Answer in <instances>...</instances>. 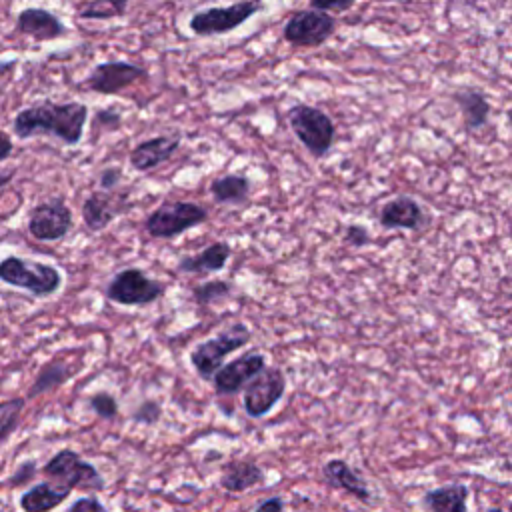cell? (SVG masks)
<instances>
[{
	"label": "cell",
	"mask_w": 512,
	"mask_h": 512,
	"mask_svg": "<svg viewBox=\"0 0 512 512\" xmlns=\"http://www.w3.org/2000/svg\"><path fill=\"white\" fill-rule=\"evenodd\" d=\"M88 114V106L78 100H42L14 114L12 132L20 140L46 134L66 146H76L84 136Z\"/></svg>",
	"instance_id": "6da1fadb"
},
{
	"label": "cell",
	"mask_w": 512,
	"mask_h": 512,
	"mask_svg": "<svg viewBox=\"0 0 512 512\" xmlns=\"http://www.w3.org/2000/svg\"><path fill=\"white\" fill-rule=\"evenodd\" d=\"M252 340V330L244 322H232L212 338L198 342L190 350V364L196 370L198 378L214 380L216 372L226 364V356L244 348Z\"/></svg>",
	"instance_id": "7a4b0ae2"
},
{
	"label": "cell",
	"mask_w": 512,
	"mask_h": 512,
	"mask_svg": "<svg viewBox=\"0 0 512 512\" xmlns=\"http://www.w3.org/2000/svg\"><path fill=\"white\" fill-rule=\"evenodd\" d=\"M286 120L296 140L308 150L312 158L320 160L332 150L336 126L322 108L298 102L288 108Z\"/></svg>",
	"instance_id": "3957f363"
},
{
	"label": "cell",
	"mask_w": 512,
	"mask_h": 512,
	"mask_svg": "<svg viewBox=\"0 0 512 512\" xmlns=\"http://www.w3.org/2000/svg\"><path fill=\"white\" fill-rule=\"evenodd\" d=\"M0 280L34 298H48L62 288V272L56 266L22 256H6L0 262Z\"/></svg>",
	"instance_id": "277c9868"
},
{
	"label": "cell",
	"mask_w": 512,
	"mask_h": 512,
	"mask_svg": "<svg viewBox=\"0 0 512 512\" xmlns=\"http://www.w3.org/2000/svg\"><path fill=\"white\" fill-rule=\"evenodd\" d=\"M206 220L208 210L202 204L188 200H166L144 218V230L152 238L172 240L186 230L204 224Z\"/></svg>",
	"instance_id": "5b68a950"
},
{
	"label": "cell",
	"mask_w": 512,
	"mask_h": 512,
	"mask_svg": "<svg viewBox=\"0 0 512 512\" xmlns=\"http://www.w3.org/2000/svg\"><path fill=\"white\" fill-rule=\"evenodd\" d=\"M46 478L52 482H58L62 486H68L72 490H88V492H102L106 488L104 476L100 470L84 460L76 450L62 448L54 456L46 460V464L40 470Z\"/></svg>",
	"instance_id": "8992f818"
},
{
	"label": "cell",
	"mask_w": 512,
	"mask_h": 512,
	"mask_svg": "<svg viewBox=\"0 0 512 512\" xmlns=\"http://www.w3.org/2000/svg\"><path fill=\"white\" fill-rule=\"evenodd\" d=\"M164 294L166 286L136 266L118 270L104 288V296L120 306H148Z\"/></svg>",
	"instance_id": "52a82bcc"
},
{
	"label": "cell",
	"mask_w": 512,
	"mask_h": 512,
	"mask_svg": "<svg viewBox=\"0 0 512 512\" xmlns=\"http://www.w3.org/2000/svg\"><path fill=\"white\" fill-rule=\"evenodd\" d=\"M264 8L262 0H238L228 6H210L190 16L188 28L200 38H212L228 34L248 22L254 14Z\"/></svg>",
	"instance_id": "ba28073f"
},
{
	"label": "cell",
	"mask_w": 512,
	"mask_h": 512,
	"mask_svg": "<svg viewBox=\"0 0 512 512\" xmlns=\"http://www.w3.org/2000/svg\"><path fill=\"white\" fill-rule=\"evenodd\" d=\"M74 228L72 208L64 196H54L32 206L26 220L28 234L38 242H58Z\"/></svg>",
	"instance_id": "9c48e42d"
},
{
	"label": "cell",
	"mask_w": 512,
	"mask_h": 512,
	"mask_svg": "<svg viewBox=\"0 0 512 512\" xmlns=\"http://www.w3.org/2000/svg\"><path fill=\"white\" fill-rule=\"evenodd\" d=\"M336 32V18L318 10H298L282 24V40L298 48H316L326 44Z\"/></svg>",
	"instance_id": "30bf717a"
},
{
	"label": "cell",
	"mask_w": 512,
	"mask_h": 512,
	"mask_svg": "<svg viewBox=\"0 0 512 512\" xmlns=\"http://www.w3.org/2000/svg\"><path fill=\"white\" fill-rule=\"evenodd\" d=\"M286 376L278 366H266L244 390L242 408L250 418H264L286 394Z\"/></svg>",
	"instance_id": "8fae6325"
},
{
	"label": "cell",
	"mask_w": 512,
	"mask_h": 512,
	"mask_svg": "<svg viewBox=\"0 0 512 512\" xmlns=\"http://www.w3.org/2000/svg\"><path fill=\"white\" fill-rule=\"evenodd\" d=\"M266 356L260 350H248L226 362L214 376L212 388L218 398H232L244 390L264 368Z\"/></svg>",
	"instance_id": "7c38bea8"
},
{
	"label": "cell",
	"mask_w": 512,
	"mask_h": 512,
	"mask_svg": "<svg viewBox=\"0 0 512 512\" xmlns=\"http://www.w3.org/2000/svg\"><path fill=\"white\" fill-rule=\"evenodd\" d=\"M148 72L144 66L128 60H108L96 64L84 78V86L90 92L112 96L124 92L128 86L146 78Z\"/></svg>",
	"instance_id": "4fadbf2b"
},
{
	"label": "cell",
	"mask_w": 512,
	"mask_h": 512,
	"mask_svg": "<svg viewBox=\"0 0 512 512\" xmlns=\"http://www.w3.org/2000/svg\"><path fill=\"white\" fill-rule=\"evenodd\" d=\"M320 474H322V480L332 490L344 492L354 500H358L360 504H366V506L374 504V492L370 490L362 474L354 466H350L344 458H328L322 464Z\"/></svg>",
	"instance_id": "5bb4252c"
},
{
	"label": "cell",
	"mask_w": 512,
	"mask_h": 512,
	"mask_svg": "<svg viewBox=\"0 0 512 512\" xmlns=\"http://www.w3.org/2000/svg\"><path fill=\"white\" fill-rule=\"evenodd\" d=\"M378 224L384 230L418 232L428 224V214L416 198L408 194H400L382 204L378 212Z\"/></svg>",
	"instance_id": "9a60e30c"
},
{
	"label": "cell",
	"mask_w": 512,
	"mask_h": 512,
	"mask_svg": "<svg viewBox=\"0 0 512 512\" xmlns=\"http://www.w3.org/2000/svg\"><path fill=\"white\" fill-rule=\"evenodd\" d=\"M182 134L170 132V134H156L146 140H140L130 156L128 162L136 172H150L162 164H166L180 148Z\"/></svg>",
	"instance_id": "2e32d148"
},
{
	"label": "cell",
	"mask_w": 512,
	"mask_h": 512,
	"mask_svg": "<svg viewBox=\"0 0 512 512\" xmlns=\"http://www.w3.org/2000/svg\"><path fill=\"white\" fill-rule=\"evenodd\" d=\"M14 28L20 36H28L34 42H50L68 34V28L54 12L38 6L22 8L16 16Z\"/></svg>",
	"instance_id": "e0dca14e"
},
{
	"label": "cell",
	"mask_w": 512,
	"mask_h": 512,
	"mask_svg": "<svg viewBox=\"0 0 512 512\" xmlns=\"http://www.w3.org/2000/svg\"><path fill=\"white\" fill-rule=\"evenodd\" d=\"M80 210L84 226L90 232H102L124 210V194L94 190L84 198Z\"/></svg>",
	"instance_id": "ac0fdd59"
},
{
	"label": "cell",
	"mask_w": 512,
	"mask_h": 512,
	"mask_svg": "<svg viewBox=\"0 0 512 512\" xmlns=\"http://www.w3.org/2000/svg\"><path fill=\"white\" fill-rule=\"evenodd\" d=\"M232 258V246L224 240L210 242L196 254H184L176 262V270L180 274H190V276H208L222 272L228 260Z\"/></svg>",
	"instance_id": "d6986e66"
},
{
	"label": "cell",
	"mask_w": 512,
	"mask_h": 512,
	"mask_svg": "<svg viewBox=\"0 0 512 512\" xmlns=\"http://www.w3.org/2000/svg\"><path fill=\"white\" fill-rule=\"evenodd\" d=\"M452 100L462 114V124L468 134L480 132L488 124L492 106L480 88L460 86L452 92Z\"/></svg>",
	"instance_id": "ffe728a7"
},
{
	"label": "cell",
	"mask_w": 512,
	"mask_h": 512,
	"mask_svg": "<svg viewBox=\"0 0 512 512\" xmlns=\"http://www.w3.org/2000/svg\"><path fill=\"white\" fill-rule=\"evenodd\" d=\"M262 480H264V470L258 462L234 458L222 466L218 484L228 494H240V492L254 488Z\"/></svg>",
	"instance_id": "44dd1931"
},
{
	"label": "cell",
	"mask_w": 512,
	"mask_h": 512,
	"mask_svg": "<svg viewBox=\"0 0 512 512\" xmlns=\"http://www.w3.org/2000/svg\"><path fill=\"white\" fill-rule=\"evenodd\" d=\"M470 486L464 482H448L430 488L422 496L426 512H468Z\"/></svg>",
	"instance_id": "7402d4cb"
},
{
	"label": "cell",
	"mask_w": 512,
	"mask_h": 512,
	"mask_svg": "<svg viewBox=\"0 0 512 512\" xmlns=\"http://www.w3.org/2000/svg\"><path fill=\"white\" fill-rule=\"evenodd\" d=\"M72 494V488L62 486L58 482H38L26 488L20 498L18 506L22 512H52L58 508L68 496Z\"/></svg>",
	"instance_id": "603a6c76"
},
{
	"label": "cell",
	"mask_w": 512,
	"mask_h": 512,
	"mask_svg": "<svg viewBox=\"0 0 512 512\" xmlns=\"http://www.w3.org/2000/svg\"><path fill=\"white\" fill-rule=\"evenodd\" d=\"M210 196L216 204H228V206H240L250 198L252 192V180L246 174H222L216 176L210 186Z\"/></svg>",
	"instance_id": "cb8c5ba5"
},
{
	"label": "cell",
	"mask_w": 512,
	"mask_h": 512,
	"mask_svg": "<svg viewBox=\"0 0 512 512\" xmlns=\"http://www.w3.org/2000/svg\"><path fill=\"white\" fill-rule=\"evenodd\" d=\"M76 366L68 364L66 360L62 358H54L50 362H46L34 376L32 384L28 386V392H26V398L28 400H34L46 392H52L56 388H60L66 380H70L74 374H76Z\"/></svg>",
	"instance_id": "d4e9b609"
},
{
	"label": "cell",
	"mask_w": 512,
	"mask_h": 512,
	"mask_svg": "<svg viewBox=\"0 0 512 512\" xmlns=\"http://www.w3.org/2000/svg\"><path fill=\"white\" fill-rule=\"evenodd\" d=\"M130 0H86L78 6L80 20H112L126 14Z\"/></svg>",
	"instance_id": "484cf974"
},
{
	"label": "cell",
	"mask_w": 512,
	"mask_h": 512,
	"mask_svg": "<svg viewBox=\"0 0 512 512\" xmlns=\"http://www.w3.org/2000/svg\"><path fill=\"white\" fill-rule=\"evenodd\" d=\"M232 292H234V286L228 280H206L202 284L192 286V300L198 306H212L230 298Z\"/></svg>",
	"instance_id": "4316f807"
},
{
	"label": "cell",
	"mask_w": 512,
	"mask_h": 512,
	"mask_svg": "<svg viewBox=\"0 0 512 512\" xmlns=\"http://www.w3.org/2000/svg\"><path fill=\"white\" fill-rule=\"evenodd\" d=\"M26 396H12L2 400L0 404V442L6 444L10 436L16 432V426L22 418L24 406H26Z\"/></svg>",
	"instance_id": "83f0119b"
},
{
	"label": "cell",
	"mask_w": 512,
	"mask_h": 512,
	"mask_svg": "<svg viewBox=\"0 0 512 512\" xmlns=\"http://www.w3.org/2000/svg\"><path fill=\"white\" fill-rule=\"evenodd\" d=\"M86 406L88 410L98 416L100 420H114L118 416V400L114 394H110L108 390H98V392H92L86 400Z\"/></svg>",
	"instance_id": "f1b7e54d"
},
{
	"label": "cell",
	"mask_w": 512,
	"mask_h": 512,
	"mask_svg": "<svg viewBox=\"0 0 512 512\" xmlns=\"http://www.w3.org/2000/svg\"><path fill=\"white\" fill-rule=\"evenodd\" d=\"M162 418V406L158 400L154 398H146L142 400L134 412H132V420L136 424H144V426H154L158 420Z\"/></svg>",
	"instance_id": "f546056e"
},
{
	"label": "cell",
	"mask_w": 512,
	"mask_h": 512,
	"mask_svg": "<svg viewBox=\"0 0 512 512\" xmlns=\"http://www.w3.org/2000/svg\"><path fill=\"white\" fill-rule=\"evenodd\" d=\"M36 474H38L36 460H34V458H26V460H22V462L14 468V472L6 478V486H10V488H22V486L30 484V482L36 478Z\"/></svg>",
	"instance_id": "4dcf8cb0"
},
{
	"label": "cell",
	"mask_w": 512,
	"mask_h": 512,
	"mask_svg": "<svg viewBox=\"0 0 512 512\" xmlns=\"http://www.w3.org/2000/svg\"><path fill=\"white\" fill-rule=\"evenodd\" d=\"M342 242L350 248H364L366 244H370V234H368V228L362 226V224H348L344 228V234H342Z\"/></svg>",
	"instance_id": "1f68e13d"
},
{
	"label": "cell",
	"mask_w": 512,
	"mask_h": 512,
	"mask_svg": "<svg viewBox=\"0 0 512 512\" xmlns=\"http://www.w3.org/2000/svg\"><path fill=\"white\" fill-rule=\"evenodd\" d=\"M122 126V114L112 108H102L96 112V122H94V132H104V130H118Z\"/></svg>",
	"instance_id": "d6a6232c"
},
{
	"label": "cell",
	"mask_w": 512,
	"mask_h": 512,
	"mask_svg": "<svg viewBox=\"0 0 512 512\" xmlns=\"http://www.w3.org/2000/svg\"><path fill=\"white\" fill-rule=\"evenodd\" d=\"M354 4H356V0H308V6L312 10L326 12V14H332V16L348 12Z\"/></svg>",
	"instance_id": "836d02e7"
},
{
	"label": "cell",
	"mask_w": 512,
	"mask_h": 512,
	"mask_svg": "<svg viewBox=\"0 0 512 512\" xmlns=\"http://www.w3.org/2000/svg\"><path fill=\"white\" fill-rule=\"evenodd\" d=\"M122 178H124V172L120 166H104L98 172V186H100V190L114 192L118 188V184L122 182Z\"/></svg>",
	"instance_id": "e575fe53"
},
{
	"label": "cell",
	"mask_w": 512,
	"mask_h": 512,
	"mask_svg": "<svg viewBox=\"0 0 512 512\" xmlns=\"http://www.w3.org/2000/svg\"><path fill=\"white\" fill-rule=\"evenodd\" d=\"M66 512H108V508L96 496H82Z\"/></svg>",
	"instance_id": "d590c367"
},
{
	"label": "cell",
	"mask_w": 512,
	"mask_h": 512,
	"mask_svg": "<svg viewBox=\"0 0 512 512\" xmlns=\"http://www.w3.org/2000/svg\"><path fill=\"white\" fill-rule=\"evenodd\" d=\"M284 506L286 504L280 496H268L254 506V512H284Z\"/></svg>",
	"instance_id": "8d00e7d4"
},
{
	"label": "cell",
	"mask_w": 512,
	"mask_h": 512,
	"mask_svg": "<svg viewBox=\"0 0 512 512\" xmlns=\"http://www.w3.org/2000/svg\"><path fill=\"white\" fill-rule=\"evenodd\" d=\"M2 150H0V162H6L12 156V138L6 132H0Z\"/></svg>",
	"instance_id": "74e56055"
},
{
	"label": "cell",
	"mask_w": 512,
	"mask_h": 512,
	"mask_svg": "<svg viewBox=\"0 0 512 512\" xmlns=\"http://www.w3.org/2000/svg\"><path fill=\"white\" fill-rule=\"evenodd\" d=\"M484 512H512V502H504V504L488 506Z\"/></svg>",
	"instance_id": "f35d334b"
},
{
	"label": "cell",
	"mask_w": 512,
	"mask_h": 512,
	"mask_svg": "<svg viewBox=\"0 0 512 512\" xmlns=\"http://www.w3.org/2000/svg\"><path fill=\"white\" fill-rule=\"evenodd\" d=\"M506 120H508V126L512 128V106L506 110Z\"/></svg>",
	"instance_id": "ab89813d"
},
{
	"label": "cell",
	"mask_w": 512,
	"mask_h": 512,
	"mask_svg": "<svg viewBox=\"0 0 512 512\" xmlns=\"http://www.w3.org/2000/svg\"><path fill=\"white\" fill-rule=\"evenodd\" d=\"M8 180H10V174H2V178H0V184H2V186H6V182H8Z\"/></svg>",
	"instance_id": "60d3db41"
}]
</instances>
